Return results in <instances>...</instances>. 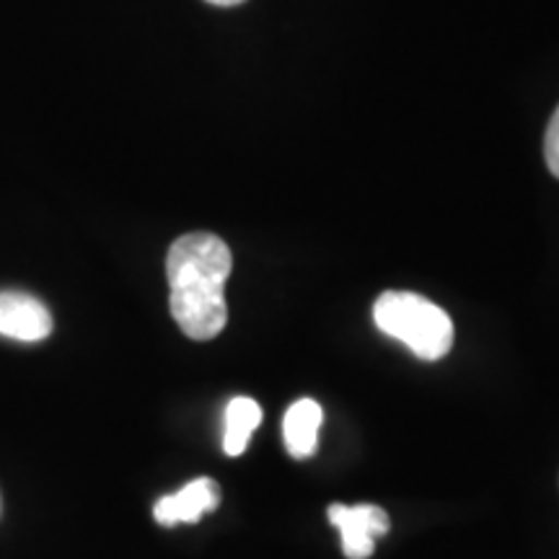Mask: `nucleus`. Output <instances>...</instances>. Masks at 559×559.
Returning <instances> with one entry per match:
<instances>
[{"instance_id":"9d476101","label":"nucleus","mask_w":559,"mask_h":559,"mask_svg":"<svg viewBox=\"0 0 559 559\" xmlns=\"http://www.w3.org/2000/svg\"><path fill=\"white\" fill-rule=\"evenodd\" d=\"M0 508H3V506H0Z\"/></svg>"},{"instance_id":"1a4fd4ad","label":"nucleus","mask_w":559,"mask_h":559,"mask_svg":"<svg viewBox=\"0 0 559 559\" xmlns=\"http://www.w3.org/2000/svg\"><path fill=\"white\" fill-rule=\"evenodd\" d=\"M207 3L223 5V9H230V5H239V3H243V0H207Z\"/></svg>"},{"instance_id":"0eeeda50","label":"nucleus","mask_w":559,"mask_h":559,"mask_svg":"<svg viewBox=\"0 0 559 559\" xmlns=\"http://www.w3.org/2000/svg\"><path fill=\"white\" fill-rule=\"evenodd\" d=\"M262 407L249 396H236L226 407V432H223V451L228 456H241L247 451L251 432L260 428Z\"/></svg>"},{"instance_id":"f257e3e1","label":"nucleus","mask_w":559,"mask_h":559,"mask_svg":"<svg viewBox=\"0 0 559 559\" xmlns=\"http://www.w3.org/2000/svg\"><path fill=\"white\" fill-rule=\"evenodd\" d=\"M230 270L234 257L221 236L194 230L171 243L166 254L169 309L190 340L207 342L226 330V280Z\"/></svg>"},{"instance_id":"20e7f679","label":"nucleus","mask_w":559,"mask_h":559,"mask_svg":"<svg viewBox=\"0 0 559 559\" xmlns=\"http://www.w3.org/2000/svg\"><path fill=\"white\" fill-rule=\"evenodd\" d=\"M0 334L16 342H41L52 334V313L29 293L3 290L0 293Z\"/></svg>"},{"instance_id":"f03ea898","label":"nucleus","mask_w":559,"mask_h":559,"mask_svg":"<svg viewBox=\"0 0 559 559\" xmlns=\"http://www.w3.org/2000/svg\"><path fill=\"white\" fill-rule=\"evenodd\" d=\"M376 326L407 345L419 360H440L453 345V321L432 300L407 290H386L373 306Z\"/></svg>"},{"instance_id":"6e6552de","label":"nucleus","mask_w":559,"mask_h":559,"mask_svg":"<svg viewBox=\"0 0 559 559\" xmlns=\"http://www.w3.org/2000/svg\"><path fill=\"white\" fill-rule=\"evenodd\" d=\"M544 156H547L549 171L559 179V107L555 115H551L547 138H544Z\"/></svg>"},{"instance_id":"423d86ee","label":"nucleus","mask_w":559,"mask_h":559,"mask_svg":"<svg viewBox=\"0 0 559 559\" xmlns=\"http://www.w3.org/2000/svg\"><path fill=\"white\" fill-rule=\"evenodd\" d=\"M321 407L313 400H300L285 412L283 438L285 449L293 459H309L319 449V428H321Z\"/></svg>"},{"instance_id":"39448f33","label":"nucleus","mask_w":559,"mask_h":559,"mask_svg":"<svg viewBox=\"0 0 559 559\" xmlns=\"http://www.w3.org/2000/svg\"><path fill=\"white\" fill-rule=\"evenodd\" d=\"M221 506V487L210 477L192 479L179 492L166 495L153 508V519L158 526L174 528L177 523H198L205 513H213Z\"/></svg>"},{"instance_id":"7ed1b4c3","label":"nucleus","mask_w":559,"mask_h":559,"mask_svg":"<svg viewBox=\"0 0 559 559\" xmlns=\"http://www.w3.org/2000/svg\"><path fill=\"white\" fill-rule=\"evenodd\" d=\"M330 523L340 528L342 551L347 559H368L376 549V539L391 528L389 513L379 506H340L326 510Z\"/></svg>"}]
</instances>
